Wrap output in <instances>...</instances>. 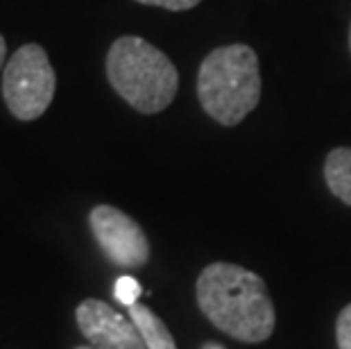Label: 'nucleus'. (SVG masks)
Returning <instances> with one entry per match:
<instances>
[{
	"label": "nucleus",
	"instance_id": "f257e3e1",
	"mask_svg": "<svg viewBox=\"0 0 351 349\" xmlns=\"http://www.w3.org/2000/svg\"><path fill=\"white\" fill-rule=\"evenodd\" d=\"M197 304L208 320L243 343H263L274 331V306L258 274L234 263H211L197 279Z\"/></svg>",
	"mask_w": 351,
	"mask_h": 349
},
{
	"label": "nucleus",
	"instance_id": "f03ea898",
	"mask_svg": "<svg viewBox=\"0 0 351 349\" xmlns=\"http://www.w3.org/2000/svg\"><path fill=\"white\" fill-rule=\"evenodd\" d=\"M197 95L213 121L234 128L256 109L261 100V71L256 53L234 43L208 53L199 66Z\"/></svg>",
	"mask_w": 351,
	"mask_h": 349
},
{
	"label": "nucleus",
	"instance_id": "7ed1b4c3",
	"mask_svg": "<svg viewBox=\"0 0 351 349\" xmlns=\"http://www.w3.org/2000/svg\"><path fill=\"white\" fill-rule=\"evenodd\" d=\"M107 77L114 91L141 114H159L175 100V64L141 36H121L107 55Z\"/></svg>",
	"mask_w": 351,
	"mask_h": 349
},
{
	"label": "nucleus",
	"instance_id": "20e7f679",
	"mask_svg": "<svg viewBox=\"0 0 351 349\" xmlns=\"http://www.w3.org/2000/svg\"><path fill=\"white\" fill-rule=\"evenodd\" d=\"M57 88V75L48 53L39 43H25L5 64L3 98L19 121H34L46 114Z\"/></svg>",
	"mask_w": 351,
	"mask_h": 349
},
{
	"label": "nucleus",
	"instance_id": "39448f33",
	"mask_svg": "<svg viewBox=\"0 0 351 349\" xmlns=\"http://www.w3.org/2000/svg\"><path fill=\"white\" fill-rule=\"evenodd\" d=\"M91 232L111 261L121 268H141L150 256V243L134 218L116 206L100 204L88 215Z\"/></svg>",
	"mask_w": 351,
	"mask_h": 349
},
{
	"label": "nucleus",
	"instance_id": "423d86ee",
	"mask_svg": "<svg viewBox=\"0 0 351 349\" xmlns=\"http://www.w3.org/2000/svg\"><path fill=\"white\" fill-rule=\"evenodd\" d=\"M84 338L95 349H145L136 324L102 300H84L75 311Z\"/></svg>",
	"mask_w": 351,
	"mask_h": 349
},
{
	"label": "nucleus",
	"instance_id": "0eeeda50",
	"mask_svg": "<svg viewBox=\"0 0 351 349\" xmlns=\"http://www.w3.org/2000/svg\"><path fill=\"white\" fill-rule=\"evenodd\" d=\"M130 317L136 324L141 338L145 343V349H177L175 338L166 322L159 315H154L147 306L136 302L134 306H130Z\"/></svg>",
	"mask_w": 351,
	"mask_h": 349
},
{
	"label": "nucleus",
	"instance_id": "6e6552de",
	"mask_svg": "<svg viewBox=\"0 0 351 349\" xmlns=\"http://www.w3.org/2000/svg\"><path fill=\"white\" fill-rule=\"evenodd\" d=\"M324 177L333 195L351 206V147H335L328 152Z\"/></svg>",
	"mask_w": 351,
	"mask_h": 349
},
{
	"label": "nucleus",
	"instance_id": "1a4fd4ad",
	"mask_svg": "<svg viewBox=\"0 0 351 349\" xmlns=\"http://www.w3.org/2000/svg\"><path fill=\"white\" fill-rule=\"evenodd\" d=\"M141 284L134 277H121L116 281V286H114V295H116V300L123 304V306H134V304L138 302V297H141Z\"/></svg>",
	"mask_w": 351,
	"mask_h": 349
},
{
	"label": "nucleus",
	"instance_id": "9d476101",
	"mask_svg": "<svg viewBox=\"0 0 351 349\" xmlns=\"http://www.w3.org/2000/svg\"><path fill=\"white\" fill-rule=\"evenodd\" d=\"M335 336H338V347L340 349H351V304L342 309V313L338 315Z\"/></svg>",
	"mask_w": 351,
	"mask_h": 349
},
{
	"label": "nucleus",
	"instance_id": "9b49d317",
	"mask_svg": "<svg viewBox=\"0 0 351 349\" xmlns=\"http://www.w3.org/2000/svg\"><path fill=\"white\" fill-rule=\"evenodd\" d=\"M136 3L163 7V10H170V12H184V10H193V7H197L202 0H136Z\"/></svg>",
	"mask_w": 351,
	"mask_h": 349
},
{
	"label": "nucleus",
	"instance_id": "f8f14e48",
	"mask_svg": "<svg viewBox=\"0 0 351 349\" xmlns=\"http://www.w3.org/2000/svg\"><path fill=\"white\" fill-rule=\"evenodd\" d=\"M5 57H7V41H5V36L0 34V69H5Z\"/></svg>",
	"mask_w": 351,
	"mask_h": 349
},
{
	"label": "nucleus",
	"instance_id": "ddd939ff",
	"mask_svg": "<svg viewBox=\"0 0 351 349\" xmlns=\"http://www.w3.org/2000/svg\"><path fill=\"white\" fill-rule=\"evenodd\" d=\"M202 349H225V347H222V345H218V343H206V345L202 347Z\"/></svg>",
	"mask_w": 351,
	"mask_h": 349
},
{
	"label": "nucleus",
	"instance_id": "4468645a",
	"mask_svg": "<svg viewBox=\"0 0 351 349\" xmlns=\"http://www.w3.org/2000/svg\"><path fill=\"white\" fill-rule=\"evenodd\" d=\"M349 48H351V27H349Z\"/></svg>",
	"mask_w": 351,
	"mask_h": 349
},
{
	"label": "nucleus",
	"instance_id": "2eb2a0df",
	"mask_svg": "<svg viewBox=\"0 0 351 349\" xmlns=\"http://www.w3.org/2000/svg\"><path fill=\"white\" fill-rule=\"evenodd\" d=\"M75 349H95V347H75Z\"/></svg>",
	"mask_w": 351,
	"mask_h": 349
}]
</instances>
